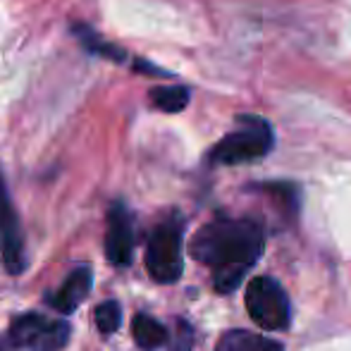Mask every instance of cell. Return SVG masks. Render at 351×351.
Instances as JSON below:
<instances>
[{
	"label": "cell",
	"mask_w": 351,
	"mask_h": 351,
	"mask_svg": "<svg viewBox=\"0 0 351 351\" xmlns=\"http://www.w3.org/2000/svg\"><path fill=\"white\" fill-rule=\"evenodd\" d=\"M265 237L249 217H215L199 230L191 254L213 270V287L222 294L234 291L263 254Z\"/></svg>",
	"instance_id": "cell-1"
},
{
	"label": "cell",
	"mask_w": 351,
	"mask_h": 351,
	"mask_svg": "<svg viewBox=\"0 0 351 351\" xmlns=\"http://www.w3.org/2000/svg\"><path fill=\"white\" fill-rule=\"evenodd\" d=\"M275 143L273 127L263 117H241V127L225 136L215 148L210 158L217 165H241V162H254L268 156Z\"/></svg>",
	"instance_id": "cell-2"
},
{
	"label": "cell",
	"mask_w": 351,
	"mask_h": 351,
	"mask_svg": "<svg viewBox=\"0 0 351 351\" xmlns=\"http://www.w3.org/2000/svg\"><path fill=\"white\" fill-rule=\"evenodd\" d=\"M246 311L263 330H287L291 323V304L287 291L273 278H254L246 287Z\"/></svg>",
	"instance_id": "cell-3"
},
{
	"label": "cell",
	"mask_w": 351,
	"mask_h": 351,
	"mask_svg": "<svg viewBox=\"0 0 351 351\" xmlns=\"http://www.w3.org/2000/svg\"><path fill=\"white\" fill-rule=\"evenodd\" d=\"M146 268L151 278L160 285H172L180 280L182 268H184L180 222H162L151 232L146 246Z\"/></svg>",
	"instance_id": "cell-4"
},
{
	"label": "cell",
	"mask_w": 351,
	"mask_h": 351,
	"mask_svg": "<svg viewBox=\"0 0 351 351\" xmlns=\"http://www.w3.org/2000/svg\"><path fill=\"white\" fill-rule=\"evenodd\" d=\"M10 339L27 351H60L70 342V325L41 313H24L10 325Z\"/></svg>",
	"instance_id": "cell-5"
},
{
	"label": "cell",
	"mask_w": 351,
	"mask_h": 351,
	"mask_svg": "<svg viewBox=\"0 0 351 351\" xmlns=\"http://www.w3.org/2000/svg\"><path fill=\"white\" fill-rule=\"evenodd\" d=\"M0 249H3V263L12 275H19L27 265L24 258V237L19 225L17 210L10 199L8 184L0 172Z\"/></svg>",
	"instance_id": "cell-6"
},
{
	"label": "cell",
	"mask_w": 351,
	"mask_h": 351,
	"mask_svg": "<svg viewBox=\"0 0 351 351\" xmlns=\"http://www.w3.org/2000/svg\"><path fill=\"white\" fill-rule=\"evenodd\" d=\"M106 256L117 268L130 265L134 256V217L122 204H115L108 210Z\"/></svg>",
	"instance_id": "cell-7"
},
{
	"label": "cell",
	"mask_w": 351,
	"mask_h": 351,
	"mask_svg": "<svg viewBox=\"0 0 351 351\" xmlns=\"http://www.w3.org/2000/svg\"><path fill=\"white\" fill-rule=\"evenodd\" d=\"M91 282H93L91 268L79 265V268H74L72 273L67 275V280L60 285V289L53 296H48V304L56 311H60V313H72V311H77L79 306L84 304V299L88 296Z\"/></svg>",
	"instance_id": "cell-8"
},
{
	"label": "cell",
	"mask_w": 351,
	"mask_h": 351,
	"mask_svg": "<svg viewBox=\"0 0 351 351\" xmlns=\"http://www.w3.org/2000/svg\"><path fill=\"white\" fill-rule=\"evenodd\" d=\"M215 351H282L278 342L251 330H227L217 339Z\"/></svg>",
	"instance_id": "cell-9"
},
{
	"label": "cell",
	"mask_w": 351,
	"mask_h": 351,
	"mask_svg": "<svg viewBox=\"0 0 351 351\" xmlns=\"http://www.w3.org/2000/svg\"><path fill=\"white\" fill-rule=\"evenodd\" d=\"M132 335H134V342L139 344L143 351H153L167 342V330L162 323H158L156 318L146 313L134 315L132 320Z\"/></svg>",
	"instance_id": "cell-10"
},
{
	"label": "cell",
	"mask_w": 351,
	"mask_h": 351,
	"mask_svg": "<svg viewBox=\"0 0 351 351\" xmlns=\"http://www.w3.org/2000/svg\"><path fill=\"white\" fill-rule=\"evenodd\" d=\"M72 32H74V36L79 38V43H82L88 53H93V56H101V58L112 60V62H125L127 60V51H122L120 46H112V43L103 41V38L98 36V32H93L91 27L72 24Z\"/></svg>",
	"instance_id": "cell-11"
},
{
	"label": "cell",
	"mask_w": 351,
	"mask_h": 351,
	"mask_svg": "<svg viewBox=\"0 0 351 351\" xmlns=\"http://www.w3.org/2000/svg\"><path fill=\"white\" fill-rule=\"evenodd\" d=\"M151 103L162 112H182L191 101L189 88L184 86H158L148 93Z\"/></svg>",
	"instance_id": "cell-12"
},
{
	"label": "cell",
	"mask_w": 351,
	"mask_h": 351,
	"mask_svg": "<svg viewBox=\"0 0 351 351\" xmlns=\"http://www.w3.org/2000/svg\"><path fill=\"white\" fill-rule=\"evenodd\" d=\"M93 320H96V328L101 330L103 335H112L122 323V308L117 301H103V304L96 306L93 311Z\"/></svg>",
	"instance_id": "cell-13"
},
{
	"label": "cell",
	"mask_w": 351,
	"mask_h": 351,
	"mask_svg": "<svg viewBox=\"0 0 351 351\" xmlns=\"http://www.w3.org/2000/svg\"><path fill=\"white\" fill-rule=\"evenodd\" d=\"M191 339H194L191 328L180 320V330H177V339H175V344H172V351H191Z\"/></svg>",
	"instance_id": "cell-14"
},
{
	"label": "cell",
	"mask_w": 351,
	"mask_h": 351,
	"mask_svg": "<svg viewBox=\"0 0 351 351\" xmlns=\"http://www.w3.org/2000/svg\"><path fill=\"white\" fill-rule=\"evenodd\" d=\"M134 70L141 72V74H156V77H167L165 70H158V67H153L151 62H143V60H134Z\"/></svg>",
	"instance_id": "cell-15"
},
{
	"label": "cell",
	"mask_w": 351,
	"mask_h": 351,
	"mask_svg": "<svg viewBox=\"0 0 351 351\" xmlns=\"http://www.w3.org/2000/svg\"><path fill=\"white\" fill-rule=\"evenodd\" d=\"M0 351H3V347H0Z\"/></svg>",
	"instance_id": "cell-16"
}]
</instances>
